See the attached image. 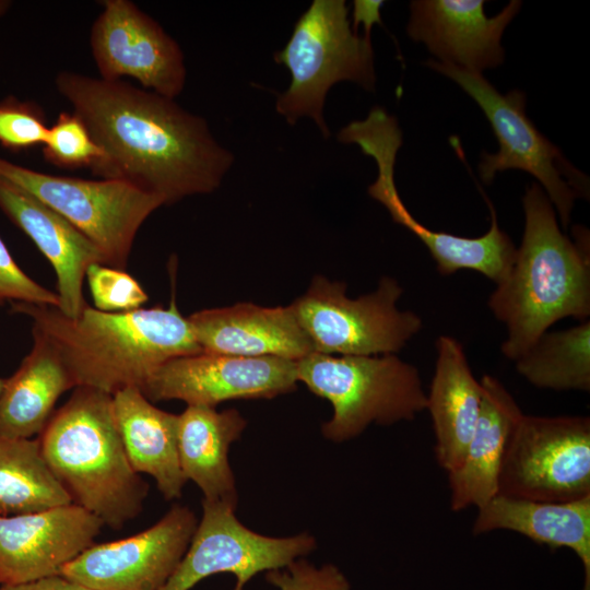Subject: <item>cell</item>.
I'll use <instances>...</instances> for the list:
<instances>
[{"instance_id":"d4e9b609","label":"cell","mask_w":590,"mask_h":590,"mask_svg":"<svg viewBox=\"0 0 590 590\" xmlns=\"http://www.w3.org/2000/svg\"><path fill=\"white\" fill-rule=\"evenodd\" d=\"M33 347L0 393V435L32 438L39 435L59 397L75 388L55 345L32 328Z\"/></svg>"},{"instance_id":"e0dca14e","label":"cell","mask_w":590,"mask_h":590,"mask_svg":"<svg viewBox=\"0 0 590 590\" xmlns=\"http://www.w3.org/2000/svg\"><path fill=\"white\" fill-rule=\"evenodd\" d=\"M482 0H415L410 4L408 34L424 43L438 61L481 73L504 61L503 33L521 8L511 0L488 17Z\"/></svg>"},{"instance_id":"6da1fadb","label":"cell","mask_w":590,"mask_h":590,"mask_svg":"<svg viewBox=\"0 0 590 590\" xmlns=\"http://www.w3.org/2000/svg\"><path fill=\"white\" fill-rule=\"evenodd\" d=\"M55 85L104 152L91 169L102 179L131 184L169 205L216 190L234 163L206 120L173 98L71 71L59 72Z\"/></svg>"},{"instance_id":"ac0fdd59","label":"cell","mask_w":590,"mask_h":590,"mask_svg":"<svg viewBox=\"0 0 590 590\" xmlns=\"http://www.w3.org/2000/svg\"><path fill=\"white\" fill-rule=\"evenodd\" d=\"M0 210L46 257L55 270L59 309L75 318L88 305L83 281L90 266L104 264L99 249L58 212L0 177Z\"/></svg>"},{"instance_id":"7402d4cb","label":"cell","mask_w":590,"mask_h":590,"mask_svg":"<svg viewBox=\"0 0 590 590\" xmlns=\"http://www.w3.org/2000/svg\"><path fill=\"white\" fill-rule=\"evenodd\" d=\"M507 530L551 550L566 547L580 559L590 590V496L569 502H538L496 495L477 509L472 533Z\"/></svg>"},{"instance_id":"7a4b0ae2","label":"cell","mask_w":590,"mask_h":590,"mask_svg":"<svg viewBox=\"0 0 590 590\" xmlns=\"http://www.w3.org/2000/svg\"><path fill=\"white\" fill-rule=\"evenodd\" d=\"M57 349L76 387L108 394L141 387L166 362L201 353L173 296L167 308L106 312L86 305L75 318L58 307L12 303Z\"/></svg>"},{"instance_id":"d6986e66","label":"cell","mask_w":590,"mask_h":590,"mask_svg":"<svg viewBox=\"0 0 590 590\" xmlns=\"http://www.w3.org/2000/svg\"><path fill=\"white\" fill-rule=\"evenodd\" d=\"M202 352L298 361L314 352L292 308L239 303L204 309L188 318Z\"/></svg>"},{"instance_id":"4dcf8cb0","label":"cell","mask_w":590,"mask_h":590,"mask_svg":"<svg viewBox=\"0 0 590 590\" xmlns=\"http://www.w3.org/2000/svg\"><path fill=\"white\" fill-rule=\"evenodd\" d=\"M4 303H26L60 307L54 293L27 275L15 262L0 236V305Z\"/></svg>"},{"instance_id":"52a82bcc","label":"cell","mask_w":590,"mask_h":590,"mask_svg":"<svg viewBox=\"0 0 590 590\" xmlns=\"http://www.w3.org/2000/svg\"><path fill=\"white\" fill-rule=\"evenodd\" d=\"M426 64L456 82L480 106L498 141L496 153H482L481 180L491 184L497 173L519 169L531 174L556 208L567 228L577 198H589L588 177L575 168L526 115V94L499 93L481 73L429 59Z\"/></svg>"},{"instance_id":"44dd1931","label":"cell","mask_w":590,"mask_h":590,"mask_svg":"<svg viewBox=\"0 0 590 590\" xmlns=\"http://www.w3.org/2000/svg\"><path fill=\"white\" fill-rule=\"evenodd\" d=\"M477 424L460 467L448 473L450 507L460 511L483 507L498 494L502 461L519 420L524 414L507 388L484 375Z\"/></svg>"},{"instance_id":"277c9868","label":"cell","mask_w":590,"mask_h":590,"mask_svg":"<svg viewBox=\"0 0 590 590\" xmlns=\"http://www.w3.org/2000/svg\"><path fill=\"white\" fill-rule=\"evenodd\" d=\"M50 470L72 504L119 530L143 509L149 484L131 467L113 410V396L76 387L38 437Z\"/></svg>"},{"instance_id":"4316f807","label":"cell","mask_w":590,"mask_h":590,"mask_svg":"<svg viewBox=\"0 0 590 590\" xmlns=\"http://www.w3.org/2000/svg\"><path fill=\"white\" fill-rule=\"evenodd\" d=\"M515 364L518 374L536 388L589 392L590 321L544 332Z\"/></svg>"},{"instance_id":"603a6c76","label":"cell","mask_w":590,"mask_h":590,"mask_svg":"<svg viewBox=\"0 0 590 590\" xmlns=\"http://www.w3.org/2000/svg\"><path fill=\"white\" fill-rule=\"evenodd\" d=\"M113 410L133 470L151 475L165 499L181 497L187 480L178 455V415L154 406L137 387L114 393Z\"/></svg>"},{"instance_id":"3957f363","label":"cell","mask_w":590,"mask_h":590,"mask_svg":"<svg viewBox=\"0 0 590 590\" xmlns=\"http://www.w3.org/2000/svg\"><path fill=\"white\" fill-rule=\"evenodd\" d=\"M524 229L514 262L487 305L507 329L500 350L516 361L558 320L590 316V260L586 238L573 241L536 182L522 198Z\"/></svg>"},{"instance_id":"cb8c5ba5","label":"cell","mask_w":590,"mask_h":590,"mask_svg":"<svg viewBox=\"0 0 590 590\" xmlns=\"http://www.w3.org/2000/svg\"><path fill=\"white\" fill-rule=\"evenodd\" d=\"M246 427L235 409L217 412L205 405H188L178 415V455L186 480L193 481L204 499L236 507L235 479L228 449Z\"/></svg>"},{"instance_id":"9c48e42d","label":"cell","mask_w":590,"mask_h":590,"mask_svg":"<svg viewBox=\"0 0 590 590\" xmlns=\"http://www.w3.org/2000/svg\"><path fill=\"white\" fill-rule=\"evenodd\" d=\"M346 285L315 276L291 304L314 352L329 355L396 354L423 326L418 315L400 310L402 286L382 276L376 291L350 298Z\"/></svg>"},{"instance_id":"30bf717a","label":"cell","mask_w":590,"mask_h":590,"mask_svg":"<svg viewBox=\"0 0 590 590\" xmlns=\"http://www.w3.org/2000/svg\"><path fill=\"white\" fill-rule=\"evenodd\" d=\"M0 177L23 188L63 216L102 252L107 267L126 270L137 233L158 197L115 179L40 173L0 156Z\"/></svg>"},{"instance_id":"f546056e","label":"cell","mask_w":590,"mask_h":590,"mask_svg":"<svg viewBox=\"0 0 590 590\" xmlns=\"http://www.w3.org/2000/svg\"><path fill=\"white\" fill-rule=\"evenodd\" d=\"M85 278L94 306L101 311H130L149 300L146 292L126 270L94 263L88 267Z\"/></svg>"},{"instance_id":"1f68e13d","label":"cell","mask_w":590,"mask_h":590,"mask_svg":"<svg viewBox=\"0 0 590 590\" xmlns=\"http://www.w3.org/2000/svg\"><path fill=\"white\" fill-rule=\"evenodd\" d=\"M286 567L284 571L269 570L267 580L281 590H351L345 576L333 565L316 568L299 559Z\"/></svg>"},{"instance_id":"5bb4252c","label":"cell","mask_w":590,"mask_h":590,"mask_svg":"<svg viewBox=\"0 0 590 590\" xmlns=\"http://www.w3.org/2000/svg\"><path fill=\"white\" fill-rule=\"evenodd\" d=\"M101 4L103 10L90 36L101 79L130 76L160 95L178 96L187 75L178 43L129 0H104Z\"/></svg>"},{"instance_id":"d590c367","label":"cell","mask_w":590,"mask_h":590,"mask_svg":"<svg viewBox=\"0 0 590 590\" xmlns=\"http://www.w3.org/2000/svg\"><path fill=\"white\" fill-rule=\"evenodd\" d=\"M4 380L5 379L0 378V393H1L2 389H3Z\"/></svg>"},{"instance_id":"484cf974","label":"cell","mask_w":590,"mask_h":590,"mask_svg":"<svg viewBox=\"0 0 590 590\" xmlns=\"http://www.w3.org/2000/svg\"><path fill=\"white\" fill-rule=\"evenodd\" d=\"M72 504L40 449L38 438L0 435V516H16Z\"/></svg>"},{"instance_id":"4fadbf2b","label":"cell","mask_w":590,"mask_h":590,"mask_svg":"<svg viewBox=\"0 0 590 590\" xmlns=\"http://www.w3.org/2000/svg\"><path fill=\"white\" fill-rule=\"evenodd\" d=\"M197 526L189 507L174 505L140 533L94 543L60 575L90 590H160L180 563Z\"/></svg>"},{"instance_id":"5b68a950","label":"cell","mask_w":590,"mask_h":590,"mask_svg":"<svg viewBox=\"0 0 590 590\" xmlns=\"http://www.w3.org/2000/svg\"><path fill=\"white\" fill-rule=\"evenodd\" d=\"M274 61L291 73L288 87L280 93L275 110L291 125L310 118L323 138L330 135L323 107L329 90L351 81L366 91L376 85L370 35L356 34L344 0H314L295 23L286 45Z\"/></svg>"},{"instance_id":"e575fe53","label":"cell","mask_w":590,"mask_h":590,"mask_svg":"<svg viewBox=\"0 0 590 590\" xmlns=\"http://www.w3.org/2000/svg\"><path fill=\"white\" fill-rule=\"evenodd\" d=\"M11 4L12 2L9 0H0V17L5 14Z\"/></svg>"},{"instance_id":"ffe728a7","label":"cell","mask_w":590,"mask_h":590,"mask_svg":"<svg viewBox=\"0 0 590 590\" xmlns=\"http://www.w3.org/2000/svg\"><path fill=\"white\" fill-rule=\"evenodd\" d=\"M481 405L482 385L470 368L462 344L449 335L438 337L425 410L433 422L436 461L447 474L463 461Z\"/></svg>"},{"instance_id":"83f0119b","label":"cell","mask_w":590,"mask_h":590,"mask_svg":"<svg viewBox=\"0 0 590 590\" xmlns=\"http://www.w3.org/2000/svg\"><path fill=\"white\" fill-rule=\"evenodd\" d=\"M43 155L48 163L60 168L92 169L103 160L104 152L74 111H62L48 129Z\"/></svg>"},{"instance_id":"d6a6232c","label":"cell","mask_w":590,"mask_h":590,"mask_svg":"<svg viewBox=\"0 0 590 590\" xmlns=\"http://www.w3.org/2000/svg\"><path fill=\"white\" fill-rule=\"evenodd\" d=\"M0 590H90L82 587L61 575L51 576L34 581L14 583V585H1Z\"/></svg>"},{"instance_id":"8992f818","label":"cell","mask_w":590,"mask_h":590,"mask_svg":"<svg viewBox=\"0 0 590 590\" xmlns=\"http://www.w3.org/2000/svg\"><path fill=\"white\" fill-rule=\"evenodd\" d=\"M296 376L332 404V418L321 432L337 442L359 436L371 423L388 426L413 421L426 408L420 371L396 354L312 352L296 361Z\"/></svg>"},{"instance_id":"7c38bea8","label":"cell","mask_w":590,"mask_h":590,"mask_svg":"<svg viewBox=\"0 0 590 590\" xmlns=\"http://www.w3.org/2000/svg\"><path fill=\"white\" fill-rule=\"evenodd\" d=\"M202 507L201 521L185 555L160 590H189L217 573L234 574V590H244L259 571L286 567L316 546L308 533L291 538L258 534L238 521L235 507L228 504L203 499Z\"/></svg>"},{"instance_id":"8fae6325","label":"cell","mask_w":590,"mask_h":590,"mask_svg":"<svg viewBox=\"0 0 590 590\" xmlns=\"http://www.w3.org/2000/svg\"><path fill=\"white\" fill-rule=\"evenodd\" d=\"M497 495L538 502L590 496V418L523 414L502 461Z\"/></svg>"},{"instance_id":"2e32d148","label":"cell","mask_w":590,"mask_h":590,"mask_svg":"<svg viewBox=\"0 0 590 590\" xmlns=\"http://www.w3.org/2000/svg\"><path fill=\"white\" fill-rule=\"evenodd\" d=\"M103 526L96 516L74 504L0 516V585L60 575L95 543Z\"/></svg>"},{"instance_id":"836d02e7","label":"cell","mask_w":590,"mask_h":590,"mask_svg":"<svg viewBox=\"0 0 590 590\" xmlns=\"http://www.w3.org/2000/svg\"><path fill=\"white\" fill-rule=\"evenodd\" d=\"M384 1H354V28L363 23L367 35H370V28L375 23L381 24L379 9ZM353 28V30H354Z\"/></svg>"},{"instance_id":"9a60e30c","label":"cell","mask_w":590,"mask_h":590,"mask_svg":"<svg viewBox=\"0 0 590 590\" xmlns=\"http://www.w3.org/2000/svg\"><path fill=\"white\" fill-rule=\"evenodd\" d=\"M296 384L295 361L201 352L166 362L140 390L151 402L214 408L228 400L271 399L295 390Z\"/></svg>"},{"instance_id":"ba28073f","label":"cell","mask_w":590,"mask_h":590,"mask_svg":"<svg viewBox=\"0 0 590 590\" xmlns=\"http://www.w3.org/2000/svg\"><path fill=\"white\" fill-rule=\"evenodd\" d=\"M344 144H356L376 162L378 174L368 187L369 196L379 201L392 220L413 233L428 249L437 271L450 275L459 270L476 271L495 284L507 275L516 255L511 238L498 225L495 209L486 194L483 197L491 212V227L480 237H462L432 231L409 212L394 182V164L402 145L398 121L384 108L374 107L363 120L345 126L338 134Z\"/></svg>"},{"instance_id":"f1b7e54d","label":"cell","mask_w":590,"mask_h":590,"mask_svg":"<svg viewBox=\"0 0 590 590\" xmlns=\"http://www.w3.org/2000/svg\"><path fill=\"white\" fill-rule=\"evenodd\" d=\"M49 127L43 108L32 101L8 95L0 101V145L19 153L43 145Z\"/></svg>"}]
</instances>
